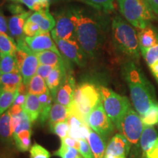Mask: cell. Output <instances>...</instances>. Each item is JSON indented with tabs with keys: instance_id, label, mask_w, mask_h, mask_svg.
Instances as JSON below:
<instances>
[{
	"instance_id": "obj_1",
	"label": "cell",
	"mask_w": 158,
	"mask_h": 158,
	"mask_svg": "<svg viewBox=\"0 0 158 158\" xmlns=\"http://www.w3.org/2000/svg\"><path fill=\"white\" fill-rule=\"evenodd\" d=\"M76 27V38L86 56L93 58L106 40V22L96 12L84 7L70 8Z\"/></svg>"
},
{
	"instance_id": "obj_2",
	"label": "cell",
	"mask_w": 158,
	"mask_h": 158,
	"mask_svg": "<svg viewBox=\"0 0 158 158\" xmlns=\"http://www.w3.org/2000/svg\"><path fill=\"white\" fill-rule=\"evenodd\" d=\"M122 73L129 87L134 108L142 116L157 102L152 86L133 61L128 60L123 65Z\"/></svg>"
},
{
	"instance_id": "obj_3",
	"label": "cell",
	"mask_w": 158,
	"mask_h": 158,
	"mask_svg": "<svg viewBox=\"0 0 158 158\" xmlns=\"http://www.w3.org/2000/svg\"><path fill=\"white\" fill-rule=\"evenodd\" d=\"M111 36L114 47L117 52L130 61L138 62L140 47L138 32L134 27L119 15L112 19Z\"/></svg>"
},
{
	"instance_id": "obj_4",
	"label": "cell",
	"mask_w": 158,
	"mask_h": 158,
	"mask_svg": "<svg viewBox=\"0 0 158 158\" xmlns=\"http://www.w3.org/2000/svg\"><path fill=\"white\" fill-rule=\"evenodd\" d=\"M100 100V88L92 83H82L76 86L69 110L86 122L89 114Z\"/></svg>"
},
{
	"instance_id": "obj_5",
	"label": "cell",
	"mask_w": 158,
	"mask_h": 158,
	"mask_svg": "<svg viewBox=\"0 0 158 158\" xmlns=\"http://www.w3.org/2000/svg\"><path fill=\"white\" fill-rule=\"evenodd\" d=\"M118 8L126 21L137 29L151 24L155 13L145 0H117Z\"/></svg>"
},
{
	"instance_id": "obj_6",
	"label": "cell",
	"mask_w": 158,
	"mask_h": 158,
	"mask_svg": "<svg viewBox=\"0 0 158 158\" xmlns=\"http://www.w3.org/2000/svg\"><path fill=\"white\" fill-rule=\"evenodd\" d=\"M100 92L105 111L116 127L125 112L131 106L129 100L106 86H100Z\"/></svg>"
},
{
	"instance_id": "obj_7",
	"label": "cell",
	"mask_w": 158,
	"mask_h": 158,
	"mask_svg": "<svg viewBox=\"0 0 158 158\" xmlns=\"http://www.w3.org/2000/svg\"><path fill=\"white\" fill-rule=\"evenodd\" d=\"M17 51L15 54L19 73L26 86L30 79L36 75L39 61L34 52L29 48L24 40V36L16 40Z\"/></svg>"
},
{
	"instance_id": "obj_8",
	"label": "cell",
	"mask_w": 158,
	"mask_h": 158,
	"mask_svg": "<svg viewBox=\"0 0 158 158\" xmlns=\"http://www.w3.org/2000/svg\"><path fill=\"white\" fill-rule=\"evenodd\" d=\"M116 127L120 133L127 138L131 146L135 147L139 143L144 124L141 116L136 110H134L132 106H130L118 122Z\"/></svg>"
},
{
	"instance_id": "obj_9",
	"label": "cell",
	"mask_w": 158,
	"mask_h": 158,
	"mask_svg": "<svg viewBox=\"0 0 158 158\" xmlns=\"http://www.w3.org/2000/svg\"><path fill=\"white\" fill-rule=\"evenodd\" d=\"M86 122L91 129L101 136L105 141L114 131V125L105 111L101 100L89 114Z\"/></svg>"
},
{
	"instance_id": "obj_10",
	"label": "cell",
	"mask_w": 158,
	"mask_h": 158,
	"mask_svg": "<svg viewBox=\"0 0 158 158\" xmlns=\"http://www.w3.org/2000/svg\"><path fill=\"white\" fill-rule=\"evenodd\" d=\"M59 52L63 57L70 62L76 64L79 67L84 66L86 64V56L83 49L77 40H62L52 36Z\"/></svg>"
},
{
	"instance_id": "obj_11",
	"label": "cell",
	"mask_w": 158,
	"mask_h": 158,
	"mask_svg": "<svg viewBox=\"0 0 158 158\" xmlns=\"http://www.w3.org/2000/svg\"><path fill=\"white\" fill-rule=\"evenodd\" d=\"M55 17L56 25L51 31V36L56 37L62 40H76V27L72 19L70 8L56 13Z\"/></svg>"
},
{
	"instance_id": "obj_12",
	"label": "cell",
	"mask_w": 158,
	"mask_h": 158,
	"mask_svg": "<svg viewBox=\"0 0 158 158\" xmlns=\"http://www.w3.org/2000/svg\"><path fill=\"white\" fill-rule=\"evenodd\" d=\"M24 40L29 48L34 53L43 51H52L57 54L62 56L59 52L54 40L51 37L49 31H42L34 37L24 36Z\"/></svg>"
},
{
	"instance_id": "obj_13",
	"label": "cell",
	"mask_w": 158,
	"mask_h": 158,
	"mask_svg": "<svg viewBox=\"0 0 158 158\" xmlns=\"http://www.w3.org/2000/svg\"><path fill=\"white\" fill-rule=\"evenodd\" d=\"M76 88V81L74 77L68 70L64 80L56 91L54 98V102L69 107L73 100Z\"/></svg>"
},
{
	"instance_id": "obj_14",
	"label": "cell",
	"mask_w": 158,
	"mask_h": 158,
	"mask_svg": "<svg viewBox=\"0 0 158 158\" xmlns=\"http://www.w3.org/2000/svg\"><path fill=\"white\" fill-rule=\"evenodd\" d=\"M131 144L121 133H117L110 139L106 146V155L118 158H127Z\"/></svg>"
},
{
	"instance_id": "obj_15",
	"label": "cell",
	"mask_w": 158,
	"mask_h": 158,
	"mask_svg": "<svg viewBox=\"0 0 158 158\" xmlns=\"http://www.w3.org/2000/svg\"><path fill=\"white\" fill-rule=\"evenodd\" d=\"M67 121L70 127L69 135L70 137L76 138L77 140H87L91 130L87 122L84 121L80 116L73 113H71L70 111V116Z\"/></svg>"
},
{
	"instance_id": "obj_16",
	"label": "cell",
	"mask_w": 158,
	"mask_h": 158,
	"mask_svg": "<svg viewBox=\"0 0 158 158\" xmlns=\"http://www.w3.org/2000/svg\"><path fill=\"white\" fill-rule=\"evenodd\" d=\"M31 15V12L26 11L24 13L15 14L10 17L7 21L8 32L10 36L15 39V40L23 36V27L26 21Z\"/></svg>"
},
{
	"instance_id": "obj_17",
	"label": "cell",
	"mask_w": 158,
	"mask_h": 158,
	"mask_svg": "<svg viewBox=\"0 0 158 158\" xmlns=\"http://www.w3.org/2000/svg\"><path fill=\"white\" fill-rule=\"evenodd\" d=\"M138 37L140 51L147 50L158 43V30L149 24L144 29H138Z\"/></svg>"
},
{
	"instance_id": "obj_18",
	"label": "cell",
	"mask_w": 158,
	"mask_h": 158,
	"mask_svg": "<svg viewBox=\"0 0 158 158\" xmlns=\"http://www.w3.org/2000/svg\"><path fill=\"white\" fill-rule=\"evenodd\" d=\"M28 20L38 25L43 31H50L56 25V20L51 14L48 8L43 9L31 13Z\"/></svg>"
},
{
	"instance_id": "obj_19",
	"label": "cell",
	"mask_w": 158,
	"mask_h": 158,
	"mask_svg": "<svg viewBox=\"0 0 158 158\" xmlns=\"http://www.w3.org/2000/svg\"><path fill=\"white\" fill-rule=\"evenodd\" d=\"M68 70L67 64L55 67L51 72V73L48 75V76L47 77V78L45 79L47 86H48L51 94H52L53 98H54L56 91L64 80Z\"/></svg>"
},
{
	"instance_id": "obj_20",
	"label": "cell",
	"mask_w": 158,
	"mask_h": 158,
	"mask_svg": "<svg viewBox=\"0 0 158 158\" xmlns=\"http://www.w3.org/2000/svg\"><path fill=\"white\" fill-rule=\"evenodd\" d=\"M23 110L28 116L31 123H34L38 119L40 113V102L38 95L27 94Z\"/></svg>"
},
{
	"instance_id": "obj_21",
	"label": "cell",
	"mask_w": 158,
	"mask_h": 158,
	"mask_svg": "<svg viewBox=\"0 0 158 158\" xmlns=\"http://www.w3.org/2000/svg\"><path fill=\"white\" fill-rule=\"evenodd\" d=\"M94 158H105L106 157V141L98 133L91 129L87 138Z\"/></svg>"
},
{
	"instance_id": "obj_22",
	"label": "cell",
	"mask_w": 158,
	"mask_h": 158,
	"mask_svg": "<svg viewBox=\"0 0 158 158\" xmlns=\"http://www.w3.org/2000/svg\"><path fill=\"white\" fill-rule=\"evenodd\" d=\"M70 116L68 107L54 102L53 104L48 116V124L50 127L60 122L67 121Z\"/></svg>"
},
{
	"instance_id": "obj_23",
	"label": "cell",
	"mask_w": 158,
	"mask_h": 158,
	"mask_svg": "<svg viewBox=\"0 0 158 158\" xmlns=\"http://www.w3.org/2000/svg\"><path fill=\"white\" fill-rule=\"evenodd\" d=\"M141 53L158 83V43L152 48L141 51Z\"/></svg>"
},
{
	"instance_id": "obj_24",
	"label": "cell",
	"mask_w": 158,
	"mask_h": 158,
	"mask_svg": "<svg viewBox=\"0 0 158 158\" xmlns=\"http://www.w3.org/2000/svg\"><path fill=\"white\" fill-rule=\"evenodd\" d=\"M22 83L23 78L19 72L2 74L0 88L10 91H17Z\"/></svg>"
},
{
	"instance_id": "obj_25",
	"label": "cell",
	"mask_w": 158,
	"mask_h": 158,
	"mask_svg": "<svg viewBox=\"0 0 158 158\" xmlns=\"http://www.w3.org/2000/svg\"><path fill=\"white\" fill-rule=\"evenodd\" d=\"M157 138V133L153 126H145L142 131L139 140L143 154H145L150 148L152 147Z\"/></svg>"
},
{
	"instance_id": "obj_26",
	"label": "cell",
	"mask_w": 158,
	"mask_h": 158,
	"mask_svg": "<svg viewBox=\"0 0 158 158\" xmlns=\"http://www.w3.org/2000/svg\"><path fill=\"white\" fill-rule=\"evenodd\" d=\"M38 59L40 64L50 65L52 67H57L59 65L64 64L62 56L57 54L52 51H43L40 52L35 53Z\"/></svg>"
},
{
	"instance_id": "obj_27",
	"label": "cell",
	"mask_w": 158,
	"mask_h": 158,
	"mask_svg": "<svg viewBox=\"0 0 158 158\" xmlns=\"http://www.w3.org/2000/svg\"><path fill=\"white\" fill-rule=\"evenodd\" d=\"M40 102V113L39 120L41 123H43L48 118L50 110L52 107L53 98L52 94L48 89L44 93L38 95Z\"/></svg>"
},
{
	"instance_id": "obj_28",
	"label": "cell",
	"mask_w": 158,
	"mask_h": 158,
	"mask_svg": "<svg viewBox=\"0 0 158 158\" xmlns=\"http://www.w3.org/2000/svg\"><path fill=\"white\" fill-rule=\"evenodd\" d=\"M12 129V116L9 110L0 116V138L8 141L13 137Z\"/></svg>"
},
{
	"instance_id": "obj_29",
	"label": "cell",
	"mask_w": 158,
	"mask_h": 158,
	"mask_svg": "<svg viewBox=\"0 0 158 158\" xmlns=\"http://www.w3.org/2000/svg\"><path fill=\"white\" fill-rule=\"evenodd\" d=\"M31 130H22L13 133V138L15 145L21 152H27L31 147Z\"/></svg>"
},
{
	"instance_id": "obj_30",
	"label": "cell",
	"mask_w": 158,
	"mask_h": 158,
	"mask_svg": "<svg viewBox=\"0 0 158 158\" xmlns=\"http://www.w3.org/2000/svg\"><path fill=\"white\" fill-rule=\"evenodd\" d=\"M27 92L29 94H36V95L44 93L48 89L45 79L37 74L30 79L28 84H27Z\"/></svg>"
},
{
	"instance_id": "obj_31",
	"label": "cell",
	"mask_w": 158,
	"mask_h": 158,
	"mask_svg": "<svg viewBox=\"0 0 158 158\" xmlns=\"http://www.w3.org/2000/svg\"><path fill=\"white\" fill-rule=\"evenodd\" d=\"M18 94L17 91L6 90L0 88V116L13 106Z\"/></svg>"
},
{
	"instance_id": "obj_32",
	"label": "cell",
	"mask_w": 158,
	"mask_h": 158,
	"mask_svg": "<svg viewBox=\"0 0 158 158\" xmlns=\"http://www.w3.org/2000/svg\"><path fill=\"white\" fill-rule=\"evenodd\" d=\"M0 71L2 74L19 72L15 55L0 54Z\"/></svg>"
},
{
	"instance_id": "obj_33",
	"label": "cell",
	"mask_w": 158,
	"mask_h": 158,
	"mask_svg": "<svg viewBox=\"0 0 158 158\" xmlns=\"http://www.w3.org/2000/svg\"><path fill=\"white\" fill-rule=\"evenodd\" d=\"M17 44L15 40L7 34L0 33V54L15 55Z\"/></svg>"
},
{
	"instance_id": "obj_34",
	"label": "cell",
	"mask_w": 158,
	"mask_h": 158,
	"mask_svg": "<svg viewBox=\"0 0 158 158\" xmlns=\"http://www.w3.org/2000/svg\"><path fill=\"white\" fill-rule=\"evenodd\" d=\"M98 11L110 13L114 10V0H79Z\"/></svg>"
},
{
	"instance_id": "obj_35",
	"label": "cell",
	"mask_w": 158,
	"mask_h": 158,
	"mask_svg": "<svg viewBox=\"0 0 158 158\" xmlns=\"http://www.w3.org/2000/svg\"><path fill=\"white\" fill-rule=\"evenodd\" d=\"M141 117L145 126H154L158 124V102L153 104Z\"/></svg>"
},
{
	"instance_id": "obj_36",
	"label": "cell",
	"mask_w": 158,
	"mask_h": 158,
	"mask_svg": "<svg viewBox=\"0 0 158 158\" xmlns=\"http://www.w3.org/2000/svg\"><path fill=\"white\" fill-rule=\"evenodd\" d=\"M54 155L58 156L61 158H84L76 149L68 147L63 143H61L60 147L54 152Z\"/></svg>"
},
{
	"instance_id": "obj_37",
	"label": "cell",
	"mask_w": 158,
	"mask_h": 158,
	"mask_svg": "<svg viewBox=\"0 0 158 158\" xmlns=\"http://www.w3.org/2000/svg\"><path fill=\"white\" fill-rule=\"evenodd\" d=\"M50 129L51 132L54 133L55 135L59 136L61 140L64 139V138L69 135L70 127H69L68 121L58 122V123L55 124L50 127Z\"/></svg>"
},
{
	"instance_id": "obj_38",
	"label": "cell",
	"mask_w": 158,
	"mask_h": 158,
	"mask_svg": "<svg viewBox=\"0 0 158 158\" xmlns=\"http://www.w3.org/2000/svg\"><path fill=\"white\" fill-rule=\"evenodd\" d=\"M21 2L29 7L31 10L38 12L45 8H49L48 1H41V0H15Z\"/></svg>"
},
{
	"instance_id": "obj_39",
	"label": "cell",
	"mask_w": 158,
	"mask_h": 158,
	"mask_svg": "<svg viewBox=\"0 0 158 158\" xmlns=\"http://www.w3.org/2000/svg\"><path fill=\"white\" fill-rule=\"evenodd\" d=\"M30 158H50L51 154L46 149L38 143H34L29 150Z\"/></svg>"
},
{
	"instance_id": "obj_40",
	"label": "cell",
	"mask_w": 158,
	"mask_h": 158,
	"mask_svg": "<svg viewBox=\"0 0 158 158\" xmlns=\"http://www.w3.org/2000/svg\"><path fill=\"white\" fill-rule=\"evenodd\" d=\"M39 26L27 20L23 27V34L26 37H34L42 32Z\"/></svg>"
},
{
	"instance_id": "obj_41",
	"label": "cell",
	"mask_w": 158,
	"mask_h": 158,
	"mask_svg": "<svg viewBox=\"0 0 158 158\" xmlns=\"http://www.w3.org/2000/svg\"><path fill=\"white\" fill-rule=\"evenodd\" d=\"M79 141H80V148L78 152L82 155V157L84 158H94L93 153L87 140L80 139Z\"/></svg>"
},
{
	"instance_id": "obj_42",
	"label": "cell",
	"mask_w": 158,
	"mask_h": 158,
	"mask_svg": "<svg viewBox=\"0 0 158 158\" xmlns=\"http://www.w3.org/2000/svg\"><path fill=\"white\" fill-rule=\"evenodd\" d=\"M54 68V67L50 66V65L39 64L38 68H37L36 74L38 75V76L40 77H42L43 78H44L45 80Z\"/></svg>"
},
{
	"instance_id": "obj_43",
	"label": "cell",
	"mask_w": 158,
	"mask_h": 158,
	"mask_svg": "<svg viewBox=\"0 0 158 158\" xmlns=\"http://www.w3.org/2000/svg\"><path fill=\"white\" fill-rule=\"evenodd\" d=\"M61 143H63L65 145L68 146V147L76 149L77 151H78L79 148H80V141H79V140H77L76 138L70 137V135L67 136L64 139L61 140Z\"/></svg>"
},
{
	"instance_id": "obj_44",
	"label": "cell",
	"mask_w": 158,
	"mask_h": 158,
	"mask_svg": "<svg viewBox=\"0 0 158 158\" xmlns=\"http://www.w3.org/2000/svg\"><path fill=\"white\" fill-rule=\"evenodd\" d=\"M147 158H158V138L152 147L145 153Z\"/></svg>"
},
{
	"instance_id": "obj_45",
	"label": "cell",
	"mask_w": 158,
	"mask_h": 158,
	"mask_svg": "<svg viewBox=\"0 0 158 158\" xmlns=\"http://www.w3.org/2000/svg\"><path fill=\"white\" fill-rule=\"evenodd\" d=\"M0 33L8 34V27H7V21L6 20L5 15L0 11Z\"/></svg>"
},
{
	"instance_id": "obj_46",
	"label": "cell",
	"mask_w": 158,
	"mask_h": 158,
	"mask_svg": "<svg viewBox=\"0 0 158 158\" xmlns=\"http://www.w3.org/2000/svg\"><path fill=\"white\" fill-rule=\"evenodd\" d=\"M10 10L11 11V13H14V14H20V13H22L26 12L24 9L21 7V5H11L9 7Z\"/></svg>"
},
{
	"instance_id": "obj_47",
	"label": "cell",
	"mask_w": 158,
	"mask_h": 158,
	"mask_svg": "<svg viewBox=\"0 0 158 158\" xmlns=\"http://www.w3.org/2000/svg\"><path fill=\"white\" fill-rule=\"evenodd\" d=\"M147 3L153 13L158 15V0H147Z\"/></svg>"
},
{
	"instance_id": "obj_48",
	"label": "cell",
	"mask_w": 158,
	"mask_h": 158,
	"mask_svg": "<svg viewBox=\"0 0 158 158\" xmlns=\"http://www.w3.org/2000/svg\"><path fill=\"white\" fill-rule=\"evenodd\" d=\"M105 158H118V157H113V156H106L105 157Z\"/></svg>"
},
{
	"instance_id": "obj_49",
	"label": "cell",
	"mask_w": 158,
	"mask_h": 158,
	"mask_svg": "<svg viewBox=\"0 0 158 158\" xmlns=\"http://www.w3.org/2000/svg\"><path fill=\"white\" fill-rule=\"evenodd\" d=\"M1 76H2V73L1 71H0V80H1Z\"/></svg>"
},
{
	"instance_id": "obj_50",
	"label": "cell",
	"mask_w": 158,
	"mask_h": 158,
	"mask_svg": "<svg viewBox=\"0 0 158 158\" xmlns=\"http://www.w3.org/2000/svg\"><path fill=\"white\" fill-rule=\"evenodd\" d=\"M41 1H48L49 2V0H41Z\"/></svg>"
},
{
	"instance_id": "obj_51",
	"label": "cell",
	"mask_w": 158,
	"mask_h": 158,
	"mask_svg": "<svg viewBox=\"0 0 158 158\" xmlns=\"http://www.w3.org/2000/svg\"><path fill=\"white\" fill-rule=\"evenodd\" d=\"M145 1H146V2H147V0H145Z\"/></svg>"
},
{
	"instance_id": "obj_52",
	"label": "cell",
	"mask_w": 158,
	"mask_h": 158,
	"mask_svg": "<svg viewBox=\"0 0 158 158\" xmlns=\"http://www.w3.org/2000/svg\"><path fill=\"white\" fill-rule=\"evenodd\" d=\"M13 1H15V0H13Z\"/></svg>"
}]
</instances>
